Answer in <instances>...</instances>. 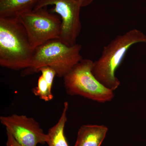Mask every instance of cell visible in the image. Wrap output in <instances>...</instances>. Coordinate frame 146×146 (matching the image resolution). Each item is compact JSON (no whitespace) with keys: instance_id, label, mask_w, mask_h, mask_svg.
Wrapping results in <instances>:
<instances>
[{"instance_id":"cell-14","label":"cell","mask_w":146,"mask_h":146,"mask_svg":"<svg viewBox=\"0 0 146 146\" xmlns=\"http://www.w3.org/2000/svg\"><path fill=\"white\" fill-rule=\"evenodd\" d=\"M81 7H85L91 4L94 0H77Z\"/></svg>"},{"instance_id":"cell-13","label":"cell","mask_w":146,"mask_h":146,"mask_svg":"<svg viewBox=\"0 0 146 146\" xmlns=\"http://www.w3.org/2000/svg\"><path fill=\"white\" fill-rule=\"evenodd\" d=\"M7 141L6 146H23L19 143L13 138L11 134L9 131H7Z\"/></svg>"},{"instance_id":"cell-1","label":"cell","mask_w":146,"mask_h":146,"mask_svg":"<svg viewBox=\"0 0 146 146\" xmlns=\"http://www.w3.org/2000/svg\"><path fill=\"white\" fill-rule=\"evenodd\" d=\"M34 50L18 17H0V65L14 70L30 66Z\"/></svg>"},{"instance_id":"cell-3","label":"cell","mask_w":146,"mask_h":146,"mask_svg":"<svg viewBox=\"0 0 146 146\" xmlns=\"http://www.w3.org/2000/svg\"><path fill=\"white\" fill-rule=\"evenodd\" d=\"M81 49L79 44L69 46L59 39L50 40L35 49L30 66L23 70L22 75L32 74L48 66L55 71L57 77L63 78L83 59Z\"/></svg>"},{"instance_id":"cell-12","label":"cell","mask_w":146,"mask_h":146,"mask_svg":"<svg viewBox=\"0 0 146 146\" xmlns=\"http://www.w3.org/2000/svg\"><path fill=\"white\" fill-rule=\"evenodd\" d=\"M39 72L41 73V75L46 82L50 89L52 90L55 77L56 76V72L52 68L48 66L42 67L39 70Z\"/></svg>"},{"instance_id":"cell-10","label":"cell","mask_w":146,"mask_h":146,"mask_svg":"<svg viewBox=\"0 0 146 146\" xmlns=\"http://www.w3.org/2000/svg\"><path fill=\"white\" fill-rule=\"evenodd\" d=\"M68 102H64L63 111L59 120L48 131L46 143L48 146H69L65 135V124L68 121Z\"/></svg>"},{"instance_id":"cell-5","label":"cell","mask_w":146,"mask_h":146,"mask_svg":"<svg viewBox=\"0 0 146 146\" xmlns=\"http://www.w3.org/2000/svg\"><path fill=\"white\" fill-rule=\"evenodd\" d=\"M17 17L25 28L33 49L50 40L60 39L61 18L47 7L24 12Z\"/></svg>"},{"instance_id":"cell-11","label":"cell","mask_w":146,"mask_h":146,"mask_svg":"<svg viewBox=\"0 0 146 146\" xmlns=\"http://www.w3.org/2000/svg\"><path fill=\"white\" fill-rule=\"evenodd\" d=\"M33 92L35 96L45 102L50 101L53 99L52 90L42 75L38 79L37 86L33 89Z\"/></svg>"},{"instance_id":"cell-6","label":"cell","mask_w":146,"mask_h":146,"mask_svg":"<svg viewBox=\"0 0 146 146\" xmlns=\"http://www.w3.org/2000/svg\"><path fill=\"white\" fill-rule=\"evenodd\" d=\"M48 5L54 6L50 11L58 15L62 21L59 39L68 46L75 45L81 30L79 3L77 0H39L34 9Z\"/></svg>"},{"instance_id":"cell-2","label":"cell","mask_w":146,"mask_h":146,"mask_svg":"<svg viewBox=\"0 0 146 146\" xmlns=\"http://www.w3.org/2000/svg\"><path fill=\"white\" fill-rule=\"evenodd\" d=\"M138 43H146V36L137 29H132L118 35L104 46L101 56L94 61L92 73L107 89L115 91L119 88L120 82L116 76V71L128 50Z\"/></svg>"},{"instance_id":"cell-9","label":"cell","mask_w":146,"mask_h":146,"mask_svg":"<svg viewBox=\"0 0 146 146\" xmlns=\"http://www.w3.org/2000/svg\"><path fill=\"white\" fill-rule=\"evenodd\" d=\"M39 0H0V17H16L33 10Z\"/></svg>"},{"instance_id":"cell-7","label":"cell","mask_w":146,"mask_h":146,"mask_svg":"<svg viewBox=\"0 0 146 146\" xmlns=\"http://www.w3.org/2000/svg\"><path fill=\"white\" fill-rule=\"evenodd\" d=\"M0 122L19 144L23 146H37L46 143L45 133L39 123L31 117L17 114L1 116Z\"/></svg>"},{"instance_id":"cell-4","label":"cell","mask_w":146,"mask_h":146,"mask_svg":"<svg viewBox=\"0 0 146 146\" xmlns=\"http://www.w3.org/2000/svg\"><path fill=\"white\" fill-rule=\"evenodd\" d=\"M94 61L83 59L63 77L66 93L78 96L101 103L111 101L114 91L107 89L92 73Z\"/></svg>"},{"instance_id":"cell-8","label":"cell","mask_w":146,"mask_h":146,"mask_svg":"<svg viewBox=\"0 0 146 146\" xmlns=\"http://www.w3.org/2000/svg\"><path fill=\"white\" fill-rule=\"evenodd\" d=\"M108 130L104 125H82L79 129L74 146H101Z\"/></svg>"}]
</instances>
